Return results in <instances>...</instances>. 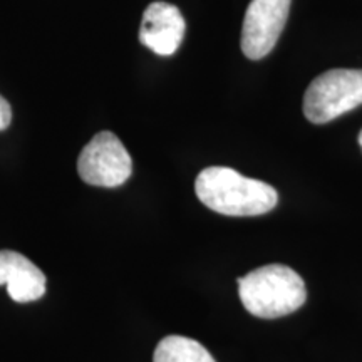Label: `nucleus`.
Masks as SVG:
<instances>
[{
  "instance_id": "nucleus-1",
  "label": "nucleus",
  "mask_w": 362,
  "mask_h": 362,
  "mask_svg": "<svg viewBox=\"0 0 362 362\" xmlns=\"http://www.w3.org/2000/svg\"><path fill=\"white\" fill-rule=\"evenodd\" d=\"M194 192L203 205L226 216H259L279 203L274 187L225 166L203 170L194 181Z\"/></svg>"
},
{
  "instance_id": "nucleus-2",
  "label": "nucleus",
  "mask_w": 362,
  "mask_h": 362,
  "mask_svg": "<svg viewBox=\"0 0 362 362\" xmlns=\"http://www.w3.org/2000/svg\"><path fill=\"white\" fill-rule=\"evenodd\" d=\"M238 296L245 309L260 319H277L300 309L307 300L305 284L287 265H265L238 279Z\"/></svg>"
},
{
  "instance_id": "nucleus-3",
  "label": "nucleus",
  "mask_w": 362,
  "mask_h": 362,
  "mask_svg": "<svg viewBox=\"0 0 362 362\" xmlns=\"http://www.w3.org/2000/svg\"><path fill=\"white\" fill-rule=\"evenodd\" d=\"M362 104V69H332L312 81L304 96V115L324 124Z\"/></svg>"
},
{
  "instance_id": "nucleus-4",
  "label": "nucleus",
  "mask_w": 362,
  "mask_h": 362,
  "mask_svg": "<svg viewBox=\"0 0 362 362\" xmlns=\"http://www.w3.org/2000/svg\"><path fill=\"white\" fill-rule=\"evenodd\" d=\"M133 171L128 149L111 131H101L86 144L78 158V173L93 187L116 188L126 183Z\"/></svg>"
},
{
  "instance_id": "nucleus-5",
  "label": "nucleus",
  "mask_w": 362,
  "mask_h": 362,
  "mask_svg": "<svg viewBox=\"0 0 362 362\" xmlns=\"http://www.w3.org/2000/svg\"><path fill=\"white\" fill-rule=\"evenodd\" d=\"M292 0H252L242 27V51L252 61L269 56L282 34Z\"/></svg>"
},
{
  "instance_id": "nucleus-6",
  "label": "nucleus",
  "mask_w": 362,
  "mask_h": 362,
  "mask_svg": "<svg viewBox=\"0 0 362 362\" xmlns=\"http://www.w3.org/2000/svg\"><path fill=\"white\" fill-rule=\"evenodd\" d=\"M187 22L180 8L168 2H153L143 13L139 42L158 56H171L185 37Z\"/></svg>"
},
{
  "instance_id": "nucleus-7",
  "label": "nucleus",
  "mask_w": 362,
  "mask_h": 362,
  "mask_svg": "<svg viewBox=\"0 0 362 362\" xmlns=\"http://www.w3.org/2000/svg\"><path fill=\"white\" fill-rule=\"evenodd\" d=\"M45 275L25 255L0 250V285H6L13 302L27 304L45 293Z\"/></svg>"
},
{
  "instance_id": "nucleus-8",
  "label": "nucleus",
  "mask_w": 362,
  "mask_h": 362,
  "mask_svg": "<svg viewBox=\"0 0 362 362\" xmlns=\"http://www.w3.org/2000/svg\"><path fill=\"white\" fill-rule=\"evenodd\" d=\"M153 362H215V359L194 339L168 336L156 346Z\"/></svg>"
},
{
  "instance_id": "nucleus-9",
  "label": "nucleus",
  "mask_w": 362,
  "mask_h": 362,
  "mask_svg": "<svg viewBox=\"0 0 362 362\" xmlns=\"http://www.w3.org/2000/svg\"><path fill=\"white\" fill-rule=\"evenodd\" d=\"M12 121V110L11 104H8L6 99L0 96V131L7 129L8 124Z\"/></svg>"
},
{
  "instance_id": "nucleus-10",
  "label": "nucleus",
  "mask_w": 362,
  "mask_h": 362,
  "mask_svg": "<svg viewBox=\"0 0 362 362\" xmlns=\"http://www.w3.org/2000/svg\"><path fill=\"white\" fill-rule=\"evenodd\" d=\"M359 144H361V149H362V129H361V133H359Z\"/></svg>"
}]
</instances>
